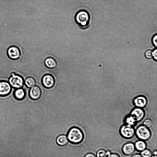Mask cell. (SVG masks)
Wrapping results in <instances>:
<instances>
[{"mask_svg":"<svg viewBox=\"0 0 157 157\" xmlns=\"http://www.w3.org/2000/svg\"><path fill=\"white\" fill-rule=\"evenodd\" d=\"M68 141L73 144L81 143L84 139V135L82 130L77 127H74L68 131L67 136Z\"/></svg>","mask_w":157,"mask_h":157,"instance_id":"6da1fadb","label":"cell"},{"mask_svg":"<svg viewBox=\"0 0 157 157\" xmlns=\"http://www.w3.org/2000/svg\"><path fill=\"white\" fill-rule=\"evenodd\" d=\"M76 23L82 28H87L89 25L90 16L89 12L86 10H81L78 11L75 17Z\"/></svg>","mask_w":157,"mask_h":157,"instance_id":"7a4b0ae2","label":"cell"},{"mask_svg":"<svg viewBox=\"0 0 157 157\" xmlns=\"http://www.w3.org/2000/svg\"><path fill=\"white\" fill-rule=\"evenodd\" d=\"M135 134L139 139L143 141L149 140L151 136L150 130L144 125L138 127L135 131Z\"/></svg>","mask_w":157,"mask_h":157,"instance_id":"3957f363","label":"cell"},{"mask_svg":"<svg viewBox=\"0 0 157 157\" xmlns=\"http://www.w3.org/2000/svg\"><path fill=\"white\" fill-rule=\"evenodd\" d=\"M120 133L123 138L129 139L134 137L135 134V130L132 126L125 124L121 127Z\"/></svg>","mask_w":157,"mask_h":157,"instance_id":"277c9868","label":"cell"},{"mask_svg":"<svg viewBox=\"0 0 157 157\" xmlns=\"http://www.w3.org/2000/svg\"><path fill=\"white\" fill-rule=\"evenodd\" d=\"M9 83L13 88L18 89L22 88L24 83L23 78L18 75H16L14 72L11 74V76L9 78Z\"/></svg>","mask_w":157,"mask_h":157,"instance_id":"5b68a950","label":"cell"},{"mask_svg":"<svg viewBox=\"0 0 157 157\" xmlns=\"http://www.w3.org/2000/svg\"><path fill=\"white\" fill-rule=\"evenodd\" d=\"M7 53L8 58L12 60H18L21 55L19 48L15 46H12L9 47L8 49Z\"/></svg>","mask_w":157,"mask_h":157,"instance_id":"8992f818","label":"cell"},{"mask_svg":"<svg viewBox=\"0 0 157 157\" xmlns=\"http://www.w3.org/2000/svg\"><path fill=\"white\" fill-rule=\"evenodd\" d=\"M42 82L43 86L47 89L53 87L55 84L54 77L49 74L45 75L42 78Z\"/></svg>","mask_w":157,"mask_h":157,"instance_id":"52a82bcc","label":"cell"},{"mask_svg":"<svg viewBox=\"0 0 157 157\" xmlns=\"http://www.w3.org/2000/svg\"><path fill=\"white\" fill-rule=\"evenodd\" d=\"M12 91V87L9 83L5 81L0 82V96H7Z\"/></svg>","mask_w":157,"mask_h":157,"instance_id":"ba28073f","label":"cell"},{"mask_svg":"<svg viewBox=\"0 0 157 157\" xmlns=\"http://www.w3.org/2000/svg\"><path fill=\"white\" fill-rule=\"evenodd\" d=\"M130 115L135 119L136 122H138L141 121L144 118L145 113L141 108H137L132 110Z\"/></svg>","mask_w":157,"mask_h":157,"instance_id":"9c48e42d","label":"cell"},{"mask_svg":"<svg viewBox=\"0 0 157 157\" xmlns=\"http://www.w3.org/2000/svg\"><path fill=\"white\" fill-rule=\"evenodd\" d=\"M42 94L41 89L37 86H35L32 88L29 93L30 97L33 100L39 99L41 96Z\"/></svg>","mask_w":157,"mask_h":157,"instance_id":"30bf717a","label":"cell"},{"mask_svg":"<svg viewBox=\"0 0 157 157\" xmlns=\"http://www.w3.org/2000/svg\"><path fill=\"white\" fill-rule=\"evenodd\" d=\"M146 98L143 96H139L135 98L134 100V103L137 108H145L147 104Z\"/></svg>","mask_w":157,"mask_h":157,"instance_id":"8fae6325","label":"cell"},{"mask_svg":"<svg viewBox=\"0 0 157 157\" xmlns=\"http://www.w3.org/2000/svg\"><path fill=\"white\" fill-rule=\"evenodd\" d=\"M135 144L132 142L125 144L122 148V152L126 155H129L132 154L135 150Z\"/></svg>","mask_w":157,"mask_h":157,"instance_id":"7c38bea8","label":"cell"},{"mask_svg":"<svg viewBox=\"0 0 157 157\" xmlns=\"http://www.w3.org/2000/svg\"><path fill=\"white\" fill-rule=\"evenodd\" d=\"M45 64L47 68L50 69L55 68L57 66L56 61L54 58L51 57L45 59Z\"/></svg>","mask_w":157,"mask_h":157,"instance_id":"4fadbf2b","label":"cell"},{"mask_svg":"<svg viewBox=\"0 0 157 157\" xmlns=\"http://www.w3.org/2000/svg\"><path fill=\"white\" fill-rule=\"evenodd\" d=\"M15 97L18 100H21L24 99L26 96L25 91L22 88L17 89L14 92Z\"/></svg>","mask_w":157,"mask_h":157,"instance_id":"5bb4252c","label":"cell"},{"mask_svg":"<svg viewBox=\"0 0 157 157\" xmlns=\"http://www.w3.org/2000/svg\"><path fill=\"white\" fill-rule=\"evenodd\" d=\"M56 141L57 144L61 146L66 145L68 142L67 136L64 135H61L59 136L57 138Z\"/></svg>","mask_w":157,"mask_h":157,"instance_id":"9a60e30c","label":"cell"},{"mask_svg":"<svg viewBox=\"0 0 157 157\" xmlns=\"http://www.w3.org/2000/svg\"><path fill=\"white\" fill-rule=\"evenodd\" d=\"M135 149L139 152H141L147 147V145L144 141L139 140L136 142L135 144Z\"/></svg>","mask_w":157,"mask_h":157,"instance_id":"2e32d148","label":"cell"},{"mask_svg":"<svg viewBox=\"0 0 157 157\" xmlns=\"http://www.w3.org/2000/svg\"><path fill=\"white\" fill-rule=\"evenodd\" d=\"M25 83L28 88H32L35 85L36 82L34 78L29 77L26 78L25 81Z\"/></svg>","mask_w":157,"mask_h":157,"instance_id":"e0dca14e","label":"cell"},{"mask_svg":"<svg viewBox=\"0 0 157 157\" xmlns=\"http://www.w3.org/2000/svg\"><path fill=\"white\" fill-rule=\"evenodd\" d=\"M111 152L109 151H107L104 149L99 150L96 153V157H107Z\"/></svg>","mask_w":157,"mask_h":157,"instance_id":"ac0fdd59","label":"cell"},{"mask_svg":"<svg viewBox=\"0 0 157 157\" xmlns=\"http://www.w3.org/2000/svg\"><path fill=\"white\" fill-rule=\"evenodd\" d=\"M125 122L126 124L132 126L135 125L137 122L135 119L131 115L126 118L125 120Z\"/></svg>","mask_w":157,"mask_h":157,"instance_id":"d6986e66","label":"cell"},{"mask_svg":"<svg viewBox=\"0 0 157 157\" xmlns=\"http://www.w3.org/2000/svg\"><path fill=\"white\" fill-rule=\"evenodd\" d=\"M141 155L142 157H151L152 153L150 150L146 149L141 152Z\"/></svg>","mask_w":157,"mask_h":157,"instance_id":"ffe728a7","label":"cell"},{"mask_svg":"<svg viewBox=\"0 0 157 157\" xmlns=\"http://www.w3.org/2000/svg\"><path fill=\"white\" fill-rule=\"evenodd\" d=\"M144 125L148 128H151L153 122L150 119H146L143 123Z\"/></svg>","mask_w":157,"mask_h":157,"instance_id":"44dd1931","label":"cell"},{"mask_svg":"<svg viewBox=\"0 0 157 157\" xmlns=\"http://www.w3.org/2000/svg\"><path fill=\"white\" fill-rule=\"evenodd\" d=\"M145 57L148 59H150L152 58V51L148 50L146 51L145 54Z\"/></svg>","mask_w":157,"mask_h":157,"instance_id":"7402d4cb","label":"cell"},{"mask_svg":"<svg viewBox=\"0 0 157 157\" xmlns=\"http://www.w3.org/2000/svg\"><path fill=\"white\" fill-rule=\"evenodd\" d=\"M152 40L153 45L156 47L157 46V35L156 34L152 37Z\"/></svg>","mask_w":157,"mask_h":157,"instance_id":"603a6c76","label":"cell"},{"mask_svg":"<svg viewBox=\"0 0 157 157\" xmlns=\"http://www.w3.org/2000/svg\"><path fill=\"white\" fill-rule=\"evenodd\" d=\"M152 58L154 60L156 61L157 60V50L155 49L152 51Z\"/></svg>","mask_w":157,"mask_h":157,"instance_id":"cb8c5ba5","label":"cell"},{"mask_svg":"<svg viewBox=\"0 0 157 157\" xmlns=\"http://www.w3.org/2000/svg\"><path fill=\"white\" fill-rule=\"evenodd\" d=\"M107 157H121L118 154L116 153H110Z\"/></svg>","mask_w":157,"mask_h":157,"instance_id":"d4e9b609","label":"cell"},{"mask_svg":"<svg viewBox=\"0 0 157 157\" xmlns=\"http://www.w3.org/2000/svg\"><path fill=\"white\" fill-rule=\"evenodd\" d=\"M85 157H96L93 153H89L86 154Z\"/></svg>","mask_w":157,"mask_h":157,"instance_id":"484cf974","label":"cell"},{"mask_svg":"<svg viewBox=\"0 0 157 157\" xmlns=\"http://www.w3.org/2000/svg\"><path fill=\"white\" fill-rule=\"evenodd\" d=\"M131 157H142L141 155L139 154H136L133 155Z\"/></svg>","mask_w":157,"mask_h":157,"instance_id":"4316f807","label":"cell"},{"mask_svg":"<svg viewBox=\"0 0 157 157\" xmlns=\"http://www.w3.org/2000/svg\"><path fill=\"white\" fill-rule=\"evenodd\" d=\"M154 155H157V152H156V151L154 152Z\"/></svg>","mask_w":157,"mask_h":157,"instance_id":"83f0119b","label":"cell"},{"mask_svg":"<svg viewBox=\"0 0 157 157\" xmlns=\"http://www.w3.org/2000/svg\"><path fill=\"white\" fill-rule=\"evenodd\" d=\"M151 157H157V156L156 155H152Z\"/></svg>","mask_w":157,"mask_h":157,"instance_id":"f1b7e54d","label":"cell"}]
</instances>
